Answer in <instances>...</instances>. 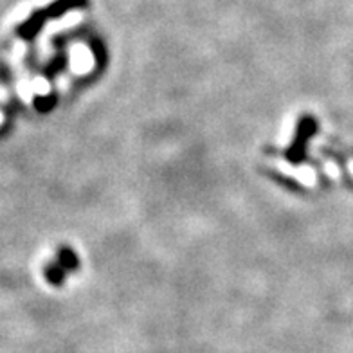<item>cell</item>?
<instances>
[{
	"instance_id": "cell-2",
	"label": "cell",
	"mask_w": 353,
	"mask_h": 353,
	"mask_svg": "<svg viewBox=\"0 0 353 353\" xmlns=\"http://www.w3.org/2000/svg\"><path fill=\"white\" fill-rule=\"evenodd\" d=\"M79 2H81V0H56L49 10H46V14L47 17H51V19H54V17H60V14H63L65 11H69L70 8L78 6Z\"/></svg>"
},
{
	"instance_id": "cell-3",
	"label": "cell",
	"mask_w": 353,
	"mask_h": 353,
	"mask_svg": "<svg viewBox=\"0 0 353 353\" xmlns=\"http://www.w3.org/2000/svg\"><path fill=\"white\" fill-rule=\"evenodd\" d=\"M46 276L49 279V283L52 285H60L61 279H63V270L60 269V265H47L46 267Z\"/></svg>"
},
{
	"instance_id": "cell-4",
	"label": "cell",
	"mask_w": 353,
	"mask_h": 353,
	"mask_svg": "<svg viewBox=\"0 0 353 353\" xmlns=\"http://www.w3.org/2000/svg\"><path fill=\"white\" fill-rule=\"evenodd\" d=\"M60 263L65 267V269H76V263H78V260H76V256L72 254V251H69V249H63V251H60Z\"/></svg>"
},
{
	"instance_id": "cell-1",
	"label": "cell",
	"mask_w": 353,
	"mask_h": 353,
	"mask_svg": "<svg viewBox=\"0 0 353 353\" xmlns=\"http://www.w3.org/2000/svg\"><path fill=\"white\" fill-rule=\"evenodd\" d=\"M46 11H38V13L31 14L26 22L19 28V34L22 38H33L38 33V29L42 28L43 22H46Z\"/></svg>"
}]
</instances>
